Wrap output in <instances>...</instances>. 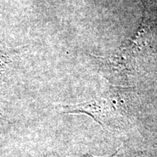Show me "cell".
<instances>
[{"label":"cell","mask_w":157,"mask_h":157,"mask_svg":"<svg viewBox=\"0 0 157 157\" xmlns=\"http://www.w3.org/2000/svg\"><path fill=\"white\" fill-rule=\"evenodd\" d=\"M126 105L115 95H107L76 104L65 105V113L90 116L104 129H117L124 124Z\"/></svg>","instance_id":"6da1fadb"},{"label":"cell","mask_w":157,"mask_h":157,"mask_svg":"<svg viewBox=\"0 0 157 157\" xmlns=\"http://www.w3.org/2000/svg\"><path fill=\"white\" fill-rule=\"evenodd\" d=\"M80 157H98V156H93V155H92L90 154H87L82 155V156ZM108 157H121V154H120V151H119V149H117V151H116L114 154L111 155V156H109Z\"/></svg>","instance_id":"7a4b0ae2"}]
</instances>
